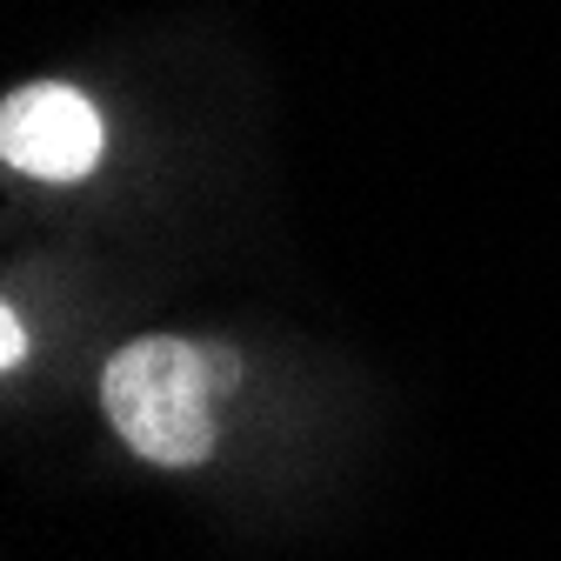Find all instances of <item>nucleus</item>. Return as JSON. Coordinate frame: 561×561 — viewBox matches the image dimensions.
<instances>
[{
  "label": "nucleus",
  "mask_w": 561,
  "mask_h": 561,
  "mask_svg": "<svg viewBox=\"0 0 561 561\" xmlns=\"http://www.w3.org/2000/svg\"><path fill=\"white\" fill-rule=\"evenodd\" d=\"M101 140H107V127H101L94 101L60 88V81L21 88V94H8V107H0V154H8V168H21L34 181L94 174Z\"/></svg>",
  "instance_id": "nucleus-2"
},
{
  "label": "nucleus",
  "mask_w": 561,
  "mask_h": 561,
  "mask_svg": "<svg viewBox=\"0 0 561 561\" xmlns=\"http://www.w3.org/2000/svg\"><path fill=\"white\" fill-rule=\"evenodd\" d=\"M207 368H215V388H221V394H228V388L241 381V362L228 355V347H207Z\"/></svg>",
  "instance_id": "nucleus-4"
},
{
  "label": "nucleus",
  "mask_w": 561,
  "mask_h": 561,
  "mask_svg": "<svg viewBox=\"0 0 561 561\" xmlns=\"http://www.w3.org/2000/svg\"><path fill=\"white\" fill-rule=\"evenodd\" d=\"M207 394H221L215 368H207V347L174 341V334L127 341L101 375L107 421L154 468H194L215 455V408H207Z\"/></svg>",
  "instance_id": "nucleus-1"
},
{
  "label": "nucleus",
  "mask_w": 561,
  "mask_h": 561,
  "mask_svg": "<svg viewBox=\"0 0 561 561\" xmlns=\"http://www.w3.org/2000/svg\"><path fill=\"white\" fill-rule=\"evenodd\" d=\"M21 355H27V328H21V314H0V362L21 368Z\"/></svg>",
  "instance_id": "nucleus-3"
}]
</instances>
